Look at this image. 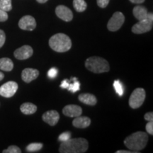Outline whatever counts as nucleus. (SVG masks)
Masks as SVG:
<instances>
[{"instance_id": "nucleus-20", "label": "nucleus", "mask_w": 153, "mask_h": 153, "mask_svg": "<svg viewBox=\"0 0 153 153\" xmlns=\"http://www.w3.org/2000/svg\"><path fill=\"white\" fill-rule=\"evenodd\" d=\"M74 8L78 12H82L87 9V3L85 0H73Z\"/></svg>"}, {"instance_id": "nucleus-15", "label": "nucleus", "mask_w": 153, "mask_h": 153, "mask_svg": "<svg viewBox=\"0 0 153 153\" xmlns=\"http://www.w3.org/2000/svg\"><path fill=\"white\" fill-rule=\"evenodd\" d=\"M91 124V119L87 116H77L72 121V125L78 128H86Z\"/></svg>"}, {"instance_id": "nucleus-18", "label": "nucleus", "mask_w": 153, "mask_h": 153, "mask_svg": "<svg viewBox=\"0 0 153 153\" xmlns=\"http://www.w3.org/2000/svg\"><path fill=\"white\" fill-rule=\"evenodd\" d=\"M14 68V63L11 59L3 57L0 59V70L6 72H10Z\"/></svg>"}, {"instance_id": "nucleus-21", "label": "nucleus", "mask_w": 153, "mask_h": 153, "mask_svg": "<svg viewBox=\"0 0 153 153\" xmlns=\"http://www.w3.org/2000/svg\"><path fill=\"white\" fill-rule=\"evenodd\" d=\"M43 144L41 143H33L28 145L26 150L28 152H35L41 150L43 148Z\"/></svg>"}, {"instance_id": "nucleus-13", "label": "nucleus", "mask_w": 153, "mask_h": 153, "mask_svg": "<svg viewBox=\"0 0 153 153\" xmlns=\"http://www.w3.org/2000/svg\"><path fill=\"white\" fill-rule=\"evenodd\" d=\"M62 113L65 116L68 117H77L82 115V109L79 106L74 104L67 105L62 109Z\"/></svg>"}, {"instance_id": "nucleus-4", "label": "nucleus", "mask_w": 153, "mask_h": 153, "mask_svg": "<svg viewBox=\"0 0 153 153\" xmlns=\"http://www.w3.org/2000/svg\"><path fill=\"white\" fill-rule=\"evenodd\" d=\"M85 67L94 73H104L109 71L110 67L108 61L100 57H91L87 59Z\"/></svg>"}, {"instance_id": "nucleus-10", "label": "nucleus", "mask_w": 153, "mask_h": 153, "mask_svg": "<svg viewBox=\"0 0 153 153\" xmlns=\"http://www.w3.org/2000/svg\"><path fill=\"white\" fill-rule=\"evenodd\" d=\"M55 13L58 18L65 22H70L73 19V14L72 11L64 5L57 6L55 9Z\"/></svg>"}, {"instance_id": "nucleus-34", "label": "nucleus", "mask_w": 153, "mask_h": 153, "mask_svg": "<svg viewBox=\"0 0 153 153\" xmlns=\"http://www.w3.org/2000/svg\"><path fill=\"white\" fill-rule=\"evenodd\" d=\"M116 153H138L135 151H128V150H118Z\"/></svg>"}, {"instance_id": "nucleus-16", "label": "nucleus", "mask_w": 153, "mask_h": 153, "mask_svg": "<svg viewBox=\"0 0 153 153\" xmlns=\"http://www.w3.org/2000/svg\"><path fill=\"white\" fill-rule=\"evenodd\" d=\"M78 99L82 103L89 106H94L97 103V99L95 96L89 93L81 94L78 97Z\"/></svg>"}, {"instance_id": "nucleus-7", "label": "nucleus", "mask_w": 153, "mask_h": 153, "mask_svg": "<svg viewBox=\"0 0 153 153\" xmlns=\"http://www.w3.org/2000/svg\"><path fill=\"white\" fill-rule=\"evenodd\" d=\"M125 22V16L120 11L115 12L107 24V28L110 31H116L120 29Z\"/></svg>"}, {"instance_id": "nucleus-5", "label": "nucleus", "mask_w": 153, "mask_h": 153, "mask_svg": "<svg viewBox=\"0 0 153 153\" xmlns=\"http://www.w3.org/2000/svg\"><path fill=\"white\" fill-rule=\"evenodd\" d=\"M153 14L152 13H148L145 19L139 21L132 27V32L136 34H142L150 31L152 28Z\"/></svg>"}, {"instance_id": "nucleus-2", "label": "nucleus", "mask_w": 153, "mask_h": 153, "mask_svg": "<svg viewBox=\"0 0 153 153\" xmlns=\"http://www.w3.org/2000/svg\"><path fill=\"white\" fill-rule=\"evenodd\" d=\"M148 142V135L145 132L137 131L127 137L124 140V144L129 150L139 152L146 147Z\"/></svg>"}, {"instance_id": "nucleus-30", "label": "nucleus", "mask_w": 153, "mask_h": 153, "mask_svg": "<svg viewBox=\"0 0 153 153\" xmlns=\"http://www.w3.org/2000/svg\"><path fill=\"white\" fill-rule=\"evenodd\" d=\"M57 70L55 68H51V70H49L48 72V76L50 78H55V76H57Z\"/></svg>"}, {"instance_id": "nucleus-28", "label": "nucleus", "mask_w": 153, "mask_h": 153, "mask_svg": "<svg viewBox=\"0 0 153 153\" xmlns=\"http://www.w3.org/2000/svg\"><path fill=\"white\" fill-rule=\"evenodd\" d=\"M145 128H146V131L149 134H150L151 135H153V123H152V121H148V123L146 124V126H145Z\"/></svg>"}, {"instance_id": "nucleus-27", "label": "nucleus", "mask_w": 153, "mask_h": 153, "mask_svg": "<svg viewBox=\"0 0 153 153\" xmlns=\"http://www.w3.org/2000/svg\"><path fill=\"white\" fill-rule=\"evenodd\" d=\"M7 19H8V14H7V11L1 10L0 9V22H6Z\"/></svg>"}, {"instance_id": "nucleus-37", "label": "nucleus", "mask_w": 153, "mask_h": 153, "mask_svg": "<svg viewBox=\"0 0 153 153\" xmlns=\"http://www.w3.org/2000/svg\"><path fill=\"white\" fill-rule=\"evenodd\" d=\"M36 1H38V3H41V4H43V3H45L48 0H36Z\"/></svg>"}, {"instance_id": "nucleus-1", "label": "nucleus", "mask_w": 153, "mask_h": 153, "mask_svg": "<svg viewBox=\"0 0 153 153\" xmlns=\"http://www.w3.org/2000/svg\"><path fill=\"white\" fill-rule=\"evenodd\" d=\"M89 148V143L85 138H70L61 143L59 152L61 153H84Z\"/></svg>"}, {"instance_id": "nucleus-29", "label": "nucleus", "mask_w": 153, "mask_h": 153, "mask_svg": "<svg viewBox=\"0 0 153 153\" xmlns=\"http://www.w3.org/2000/svg\"><path fill=\"white\" fill-rule=\"evenodd\" d=\"M110 0H97V4L101 8H105L108 6Z\"/></svg>"}, {"instance_id": "nucleus-33", "label": "nucleus", "mask_w": 153, "mask_h": 153, "mask_svg": "<svg viewBox=\"0 0 153 153\" xmlns=\"http://www.w3.org/2000/svg\"><path fill=\"white\" fill-rule=\"evenodd\" d=\"M69 85H70V80L65 79V80H63V81L62 82V83H61L60 87L62 88V89H68Z\"/></svg>"}, {"instance_id": "nucleus-22", "label": "nucleus", "mask_w": 153, "mask_h": 153, "mask_svg": "<svg viewBox=\"0 0 153 153\" xmlns=\"http://www.w3.org/2000/svg\"><path fill=\"white\" fill-rule=\"evenodd\" d=\"M0 9L5 11H9L12 9L11 0H0Z\"/></svg>"}, {"instance_id": "nucleus-24", "label": "nucleus", "mask_w": 153, "mask_h": 153, "mask_svg": "<svg viewBox=\"0 0 153 153\" xmlns=\"http://www.w3.org/2000/svg\"><path fill=\"white\" fill-rule=\"evenodd\" d=\"M114 87L116 92L120 97L123 94V88L119 80H115L114 82Z\"/></svg>"}, {"instance_id": "nucleus-3", "label": "nucleus", "mask_w": 153, "mask_h": 153, "mask_svg": "<svg viewBox=\"0 0 153 153\" xmlns=\"http://www.w3.org/2000/svg\"><path fill=\"white\" fill-rule=\"evenodd\" d=\"M49 45L57 53H65L72 47V41L68 36L64 33H57L49 40Z\"/></svg>"}, {"instance_id": "nucleus-12", "label": "nucleus", "mask_w": 153, "mask_h": 153, "mask_svg": "<svg viewBox=\"0 0 153 153\" xmlns=\"http://www.w3.org/2000/svg\"><path fill=\"white\" fill-rule=\"evenodd\" d=\"M43 120L45 123L49 124L50 126H54L57 123L60 119V115L58 112L55 110L48 111L45 113H44L43 116H42Z\"/></svg>"}, {"instance_id": "nucleus-35", "label": "nucleus", "mask_w": 153, "mask_h": 153, "mask_svg": "<svg viewBox=\"0 0 153 153\" xmlns=\"http://www.w3.org/2000/svg\"><path fill=\"white\" fill-rule=\"evenodd\" d=\"M133 4H141L145 1V0H130Z\"/></svg>"}, {"instance_id": "nucleus-36", "label": "nucleus", "mask_w": 153, "mask_h": 153, "mask_svg": "<svg viewBox=\"0 0 153 153\" xmlns=\"http://www.w3.org/2000/svg\"><path fill=\"white\" fill-rule=\"evenodd\" d=\"M4 74L1 72H0V81H1L4 79Z\"/></svg>"}, {"instance_id": "nucleus-6", "label": "nucleus", "mask_w": 153, "mask_h": 153, "mask_svg": "<svg viewBox=\"0 0 153 153\" xmlns=\"http://www.w3.org/2000/svg\"><path fill=\"white\" fill-rule=\"evenodd\" d=\"M145 91L143 88H136L129 99V106L132 108H137L142 106L145 99Z\"/></svg>"}, {"instance_id": "nucleus-11", "label": "nucleus", "mask_w": 153, "mask_h": 153, "mask_svg": "<svg viewBox=\"0 0 153 153\" xmlns=\"http://www.w3.org/2000/svg\"><path fill=\"white\" fill-rule=\"evenodd\" d=\"M33 53V48L29 45H24L14 51V57L18 60H26L32 56Z\"/></svg>"}, {"instance_id": "nucleus-32", "label": "nucleus", "mask_w": 153, "mask_h": 153, "mask_svg": "<svg viewBox=\"0 0 153 153\" xmlns=\"http://www.w3.org/2000/svg\"><path fill=\"white\" fill-rule=\"evenodd\" d=\"M144 118L148 121H153V113L148 112L145 114Z\"/></svg>"}, {"instance_id": "nucleus-14", "label": "nucleus", "mask_w": 153, "mask_h": 153, "mask_svg": "<svg viewBox=\"0 0 153 153\" xmlns=\"http://www.w3.org/2000/svg\"><path fill=\"white\" fill-rule=\"evenodd\" d=\"M39 75V71L33 68H26L22 71V78L23 81L29 83L33 80L37 79Z\"/></svg>"}, {"instance_id": "nucleus-25", "label": "nucleus", "mask_w": 153, "mask_h": 153, "mask_svg": "<svg viewBox=\"0 0 153 153\" xmlns=\"http://www.w3.org/2000/svg\"><path fill=\"white\" fill-rule=\"evenodd\" d=\"M22 150L16 145H11L7 150H3V153H21Z\"/></svg>"}, {"instance_id": "nucleus-26", "label": "nucleus", "mask_w": 153, "mask_h": 153, "mask_svg": "<svg viewBox=\"0 0 153 153\" xmlns=\"http://www.w3.org/2000/svg\"><path fill=\"white\" fill-rule=\"evenodd\" d=\"M71 138V133L70 132H64L62 134H60L58 137V140L61 143L67 141L68 140Z\"/></svg>"}, {"instance_id": "nucleus-19", "label": "nucleus", "mask_w": 153, "mask_h": 153, "mask_svg": "<svg viewBox=\"0 0 153 153\" xmlns=\"http://www.w3.org/2000/svg\"><path fill=\"white\" fill-rule=\"evenodd\" d=\"M20 110L24 114H33L37 111V106L32 103H24L20 107Z\"/></svg>"}, {"instance_id": "nucleus-31", "label": "nucleus", "mask_w": 153, "mask_h": 153, "mask_svg": "<svg viewBox=\"0 0 153 153\" xmlns=\"http://www.w3.org/2000/svg\"><path fill=\"white\" fill-rule=\"evenodd\" d=\"M6 41V36L4 32L0 29V48L3 46Z\"/></svg>"}, {"instance_id": "nucleus-23", "label": "nucleus", "mask_w": 153, "mask_h": 153, "mask_svg": "<svg viewBox=\"0 0 153 153\" xmlns=\"http://www.w3.org/2000/svg\"><path fill=\"white\" fill-rule=\"evenodd\" d=\"M67 89H68V91H71L72 93L76 92L80 89V83L76 80V79H75L73 83H70V85Z\"/></svg>"}, {"instance_id": "nucleus-17", "label": "nucleus", "mask_w": 153, "mask_h": 153, "mask_svg": "<svg viewBox=\"0 0 153 153\" xmlns=\"http://www.w3.org/2000/svg\"><path fill=\"white\" fill-rule=\"evenodd\" d=\"M148 10L145 7L143 6H136L134 7L133 10V14L134 16L136 18L137 20L140 21L145 19L148 15Z\"/></svg>"}, {"instance_id": "nucleus-8", "label": "nucleus", "mask_w": 153, "mask_h": 153, "mask_svg": "<svg viewBox=\"0 0 153 153\" xmlns=\"http://www.w3.org/2000/svg\"><path fill=\"white\" fill-rule=\"evenodd\" d=\"M18 84L14 81L6 82L0 87V95L5 98L12 97L18 90Z\"/></svg>"}, {"instance_id": "nucleus-9", "label": "nucleus", "mask_w": 153, "mask_h": 153, "mask_svg": "<svg viewBox=\"0 0 153 153\" xmlns=\"http://www.w3.org/2000/svg\"><path fill=\"white\" fill-rule=\"evenodd\" d=\"M19 26L22 30H33L36 27L35 19L29 15L23 16L19 22Z\"/></svg>"}]
</instances>
